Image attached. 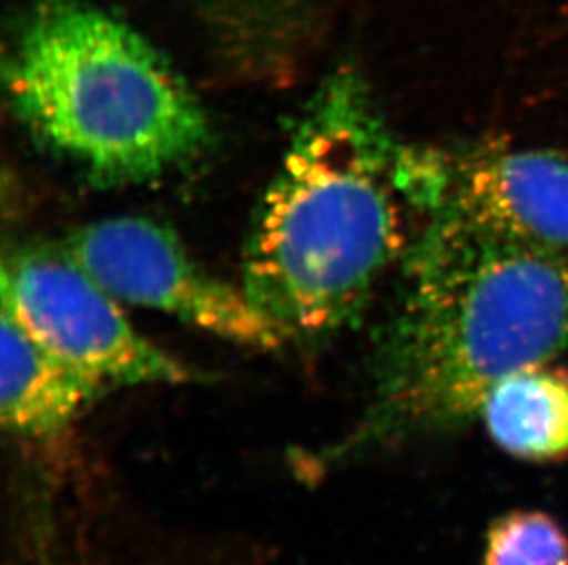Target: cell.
I'll return each mask as SVG.
<instances>
[{
  "instance_id": "1",
  "label": "cell",
  "mask_w": 568,
  "mask_h": 565,
  "mask_svg": "<svg viewBox=\"0 0 568 565\" xmlns=\"http://www.w3.org/2000/svg\"><path fill=\"white\" fill-rule=\"evenodd\" d=\"M567 349V254L429 214L405 251L368 408L315 463L456 432L477 419L500 380Z\"/></svg>"
},
{
  "instance_id": "2",
  "label": "cell",
  "mask_w": 568,
  "mask_h": 565,
  "mask_svg": "<svg viewBox=\"0 0 568 565\" xmlns=\"http://www.w3.org/2000/svg\"><path fill=\"white\" fill-rule=\"evenodd\" d=\"M407 150L357 70L338 69L316 89L243 250V288L287 341L354 326L407 251Z\"/></svg>"
},
{
  "instance_id": "3",
  "label": "cell",
  "mask_w": 568,
  "mask_h": 565,
  "mask_svg": "<svg viewBox=\"0 0 568 565\" xmlns=\"http://www.w3.org/2000/svg\"><path fill=\"white\" fill-rule=\"evenodd\" d=\"M6 96L39 144L98 186H136L212 144L203 103L140 33L81 0H43L4 61Z\"/></svg>"
},
{
  "instance_id": "4",
  "label": "cell",
  "mask_w": 568,
  "mask_h": 565,
  "mask_svg": "<svg viewBox=\"0 0 568 565\" xmlns=\"http://www.w3.org/2000/svg\"><path fill=\"white\" fill-rule=\"evenodd\" d=\"M2 309L41 346L102 380L109 390L181 386L192 369L144 337L122 301L61 246L22 248L2 265Z\"/></svg>"
},
{
  "instance_id": "5",
  "label": "cell",
  "mask_w": 568,
  "mask_h": 565,
  "mask_svg": "<svg viewBox=\"0 0 568 565\" xmlns=\"http://www.w3.org/2000/svg\"><path fill=\"white\" fill-rule=\"evenodd\" d=\"M64 250L122 304L156 310L236 346L274 351L284 332L247 290L201 267L168 226L136 215L75 229Z\"/></svg>"
},
{
  "instance_id": "6",
  "label": "cell",
  "mask_w": 568,
  "mask_h": 565,
  "mask_svg": "<svg viewBox=\"0 0 568 565\" xmlns=\"http://www.w3.org/2000/svg\"><path fill=\"white\" fill-rule=\"evenodd\" d=\"M416 212L455 215L523 245L568 256V162L547 151L416 150Z\"/></svg>"
},
{
  "instance_id": "7",
  "label": "cell",
  "mask_w": 568,
  "mask_h": 565,
  "mask_svg": "<svg viewBox=\"0 0 568 565\" xmlns=\"http://www.w3.org/2000/svg\"><path fill=\"white\" fill-rule=\"evenodd\" d=\"M0 417L6 432L54 443L108 393L94 374L41 346L8 310L0 315Z\"/></svg>"
},
{
  "instance_id": "8",
  "label": "cell",
  "mask_w": 568,
  "mask_h": 565,
  "mask_svg": "<svg viewBox=\"0 0 568 565\" xmlns=\"http://www.w3.org/2000/svg\"><path fill=\"white\" fill-rule=\"evenodd\" d=\"M491 443L530 464L568 461V369L534 363L500 380L484 400Z\"/></svg>"
},
{
  "instance_id": "9",
  "label": "cell",
  "mask_w": 568,
  "mask_h": 565,
  "mask_svg": "<svg viewBox=\"0 0 568 565\" xmlns=\"http://www.w3.org/2000/svg\"><path fill=\"white\" fill-rule=\"evenodd\" d=\"M483 565H568V533L545 511L517 508L486 531Z\"/></svg>"
}]
</instances>
